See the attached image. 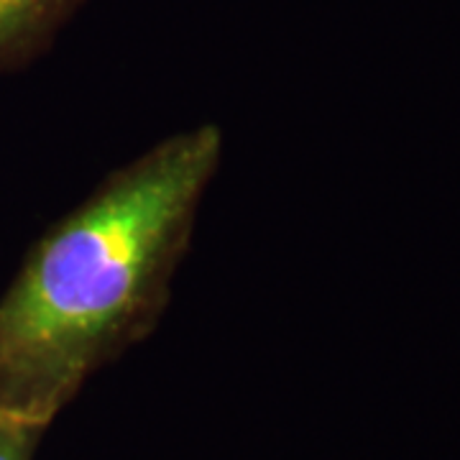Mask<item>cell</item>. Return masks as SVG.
<instances>
[{
    "label": "cell",
    "mask_w": 460,
    "mask_h": 460,
    "mask_svg": "<svg viewBox=\"0 0 460 460\" xmlns=\"http://www.w3.org/2000/svg\"><path fill=\"white\" fill-rule=\"evenodd\" d=\"M220 159L215 123L166 136L29 248L0 296L3 410L54 422L100 368L154 332Z\"/></svg>",
    "instance_id": "6da1fadb"
},
{
    "label": "cell",
    "mask_w": 460,
    "mask_h": 460,
    "mask_svg": "<svg viewBox=\"0 0 460 460\" xmlns=\"http://www.w3.org/2000/svg\"><path fill=\"white\" fill-rule=\"evenodd\" d=\"M83 0H0V72L18 69L49 49Z\"/></svg>",
    "instance_id": "7a4b0ae2"
},
{
    "label": "cell",
    "mask_w": 460,
    "mask_h": 460,
    "mask_svg": "<svg viewBox=\"0 0 460 460\" xmlns=\"http://www.w3.org/2000/svg\"><path fill=\"white\" fill-rule=\"evenodd\" d=\"M51 422L0 407V460H33Z\"/></svg>",
    "instance_id": "3957f363"
}]
</instances>
